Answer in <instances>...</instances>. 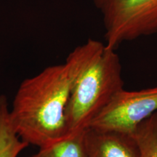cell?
Listing matches in <instances>:
<instances>
[{
	"mask_svg": "<svg viewBox=\"0 0 157 157\" xmlns=\"http://www.w3.org/2000/svg\"><path fill=\"white\" fill-rule=\"evenodd\" d=\"M104 48L103 43L89 39L64 63L49 66L21 83L10 109L12 124L21 140L40 148L67 136L66 111L71 94Z\"/></svg>",
	"mask_w": 157,
	"mask_h": 157,
	"instance_id": "obj_1",
	"label": "cell"
},
{
	"mask_svg": "<svg viewBox=\"0 0 157 157\" xmlns=\"http://www.w3.org/2000/svg\"><path fill=\"white\" fill-rule=\"evenodd\" d=\"M115 51L105 45L76 81L66 108L67 135L89 128L113 95L124 89L120 59Z\"/></svg>",
	"mask_w": 157,
	"mask_h": 157,
	"instance_id": "obj_2",
	"label": "cell"
},
{
	"mask_svg": "<svg viewBox=\"0 0 157 157\" xmlns=\"http://www.w3.org/2000/svg\"><path fill=\"white\" fill-rule=\"evenodd\" d=\"M105 28V47L157 33V0H93Z\"/></svg>",
	"mask_w": 157,
	"mask_h": 157,
	"instance_id": "obj_3",
	"label": "cell"
},
{
	"mask_svg": "<svg viewBox=\"0 0 157 157\" xmlns=\"http://www.w3.org/2000/svg\"><path fill=\"white\" fill-rule=\"evenodd\" d=\"M157 112V87L119 90L98 113L89 128L133 135L146 119Z\"/></svg>",
	"mask_w": 157,
	"mask_h": 157,
	"instance_id": "obj_4",
	"label": "cell"
},
{
	"mask_svg": "<svg viewBox=\"0 0 157 157\" xmlns=\"http://www.w3.org/2000/svg\"><path fill=\"white\" fill-rule=\"evenodd\" d=\"M84 141L87 157H140L132 135L87 128Z\"/></svg>",
	"mask_w": 157,
	"mask_h": 157,
	"instance_id": "obj_5",
	"label": "cell"
},
{
	"mask_svg": "<svg viewBox=\"0 0 157 157\" xmlns=\"http://www.w3.org/2000/svg\"><path fill=\"white\" fill-rule=\"evenodd\" d=\"M28 146L12 124L7 97L0 95V157H17Z\"/></svg>",
	"mask_w": 157,
	"mask_h": 157,
	"instance_id": "obj_6",
	"label": "cell"
},
{
	"mask_svg": "<svg viewBox=\"0 0 157 157\" xmlns=\"http://www.w3.org/2000/svg\"><path fill=\"white\" fill-rule=\"evenodd\" d=\"M84 132L67 135L40 147L36 154L29 157H87Z\"/></svg>",
	"mask_w": 157,
	"mask_h": 157,
	"instance_id": "obj_7",
	"label": "cell"
},
{
	"mask_svg": "<svg viewBox=\"0 0 157 157\" xmlns=\"http://www.w3.org/2000/svg\"><path fill=\"white\" fill-rule=\"evenodd\" d=\"M133 136L138 145L140 157H157V112L143 121Z\"/></svg>",
	"mask_w": 157,
	"mask_h": 157,
	"instance_id": "obj_8",
	"label": "cell"
}]
</instances>
